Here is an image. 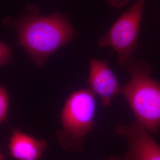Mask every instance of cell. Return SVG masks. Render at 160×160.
Returning <instances> with one entry per match:
<instances>
[{
    "instance_id": "12",
    "label": "cell",
    "mask_w": 160,
    "mask_h": 160,
    "mask_svg": "<svg viewBox=\"0 0 160 160\" xmlns=\"http://www.w3.org/2000/svg\"><path fill=\"white\" fill-rule=\"evenodd\" d=\"M4 159V155L2 154L1 150H0V160H3Z\"/></svg>"
},
{
    "instance_id": "9",
    "label": "cell",
    "mask_w": 160,
    "mask_h": 160,
    "mask_svg": "<svg viewBox=\"0 0 160 160\" xmlns=\"http://www.w3.org/2000/svg\"><path fill=\"white\" fill-rule=\"evenodd\" d=\"M12 58L11 49L0 42V66L9 62Z\"/></svg>"
},
{
    "instance_id": "8",
    "label": "cell",
    "mask_w": 160,
    "mask_h": 160,
    "mask_svg": "<svg viewBox=\"0 0 160 160\" xmlns=\"http://www.w3.org/2000/svg\"><path fill=\"white\" fill-rule=\"evenodd\" d=\"M9 97L6 88L0 86V123L7 120Z\"/></svg>"
},
{
    "instance_id": "7",
    "label": "cell",
    "mask_w": 160,
    "mask_h": 160,
    "mask_svg": "<svg viewBox=\"0 0 160 160\" xmlns=\"http://www.w3.org/2000/svg\"><path fill=\"white\" fill-rule=\"evenodd\" d=\"M48 148L46 141L37 139L19 130L12 132L10 138V153L18 160H40Z\"/></svg>"
},
{
    "instance_id": "10",
    "label": "cell",
    "mask_w": 160,
    "mask_h": 160,
    "mask_svg": "<svg viewBox=\"0 0 160 160\" xmlns=\"http://www.w3.org/2000/svg\"><path fill=\"white\" fill-rule=\"evenodd\" d=\"M110 5L116 8H120L125 6L129 0H108Z\"/></svg>"
},
{
    "instance_id": "1",
    "label": "cell",
    "mask_w": 160,
    "mask_h": 160,
    "mask_svg": "<svg viewBox=\"0 0 160 160\" xmlns=\"http://www.w3.org/2000/svg\"><path fill=\"white\" fill-rule=\"evenodd\" d=\"M20 45L34 63L42 66L53 53L70 42L73 29L57 12L45 16L25 18L13 24Z\"/></svg>"
},
{
    "instance_id": "2",
    "label": "cell",
    "mask_w": 160,
    "mask_h": 160,
    "mask_svg": "<svg viewBox=\"0 0 160 160\" xmlns=\"http://www.w3.org/2000/svg\"><path fill=\"white\" fill-rule=\"evenodd\" d=\"M131 78L122 93L129 103L138 123L150 133L160 129V82L150 76L148 64L132 61L123 68Z\"/></svg>"
},
{
    "instance_id": "4",
    "label": "cell",
    "mask_w": 160,
    "mask_h": 160,
    "mask_svg": "<svg viewBox=\"0 0 160 160\" xmlns=\"http://www.w3.org/2000/svg\"><path fill=\"white\" fill-rule=\"evenodd\" d=\"M145 2V0H138L98 40L100 47L110 46L118 53V63L122 68L129 62L132 53L137 49Z\"/></svg>"
},
{
    "instance_id": "5",
    "label": "cell",
    "mask_w": 160,
    "mask_h": 160,
    "mask_svg": "<svg viewBox=\"0 0 160 160\" xmlns=\"http://www.w3.org/2000/svg\"><path fill=\"white\" fill-rule=\"evenodd\" d=\"M116 132L128 141V148L123 160H160V145L137 121L129 125H118Z\"/></svg>"
},
{
    "instance_id": "6",
    "label": "cell",
    "mask_w": 160,
    "mask_h": 160,
    "mask_svg": "<svg viewBox=\"0 0 160 160\" xmlns=\"http://www.w3.org/2000/svg\"><path fill=\"white\" fill-rule=\"evenodd\" d=\"M88 82L94 94L100 97L102 106L108 108L112 100L122 93V88L106 61L92 58L90 61Z\"/></svg>"
},
{
    "instance_id": "3",
    "label": "cell",
    "mask_w": 160,
    "mask_h": 160,
    "mask_svg": "<svg viewBox=\"0 0 160 160\" xmlns=\"http://www.w3.org/2000/svg\"><path fill=\"white\" fill-rule=\"evenodd\" d=\"M96 101L91 90L74 92L67 100L61 114L62 129L57 138L63 148L82 149L86 135L94 128Z\"/></svg>"
},
{
    "instance_id": "11",
    "label": "cell",
    "mask_w": 160,
    "mask_h": 160,
    "mask_svg": "<svg viewBox=\"0 0 160 160\" xmlns=\"http://www.w3.org/2000/svg\"><path fill=\"white\" fill-rule=\"evenodd\" d=\"M109 160H124L123 158L120 157H111Z\"/></svg>"
}]
</instances>
